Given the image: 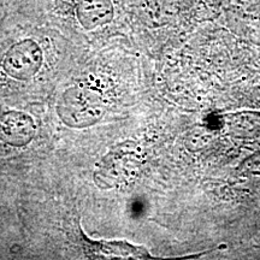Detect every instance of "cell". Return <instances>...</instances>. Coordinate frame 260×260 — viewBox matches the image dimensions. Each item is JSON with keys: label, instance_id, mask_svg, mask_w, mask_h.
Wrapping results in <instances>:
<instances>
[{"label": "cell", "instance_id": "6da1fadb", "mask_svg": "<svg viewBox=\"0 0 260 260\" xmlns=\"http://www.w3.org/2000/svg\"><path fill=\"white\" fill-rule=\"evenodd\" d=\"M105 107L100 98L86 89H70L63 94L58 113L64 123L75 128L89 126L104 116Z\"/></svg>", "mask_w": 260, "mask_h": 260}, {"label": "cell", "instance_id": "7a4b0ae2", "mask_svg": "<svg viewBox=\"0 0 260 260\" xmlns=\"http://www.w3.org/2000/svg\"><path fill=\"white\" fill-rule=\"evenodd\" d=\"M41 65V48L30 39L11 45L0 57V73L15 81L32 79Z\"/></svg>", "mask_w": 260, "mask_h": 260}, {"label": "cell", "instance_id": "3957f363", "mask_svg": "<svg viewBox=\"0 0 260 260\" xmlns=\"http://www.w3.org/2000/svg\"><path fill=\"white\" fill-rule=\"evenodd\" d=\"M35 136V124L30 116L22 111H0V145L21 148Z\"/></svg>", "mask_w": 260, "mask_h": 260}, {"label": "cell", "instance_id": "277c9868", "mask_svg": "<svg viewBox=\"0 0 260 260\" xmlns=\"http://www.w3.org/2000/svg\"><path fill=\"white\" fill-rule=\"evenodd\" d=\"M77 14L84 28L93 29L111 21L113 8L110 0H79Z\"/></svg>", "mask_w": 260, "mask_h": 260}]
</instances>
